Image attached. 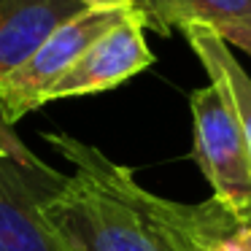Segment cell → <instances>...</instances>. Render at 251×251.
Returning a JSON list of instances; mask_svg holds the SVG:
<instances>
[{
    "label": "cell",
    "instance_id": "cell-1",
    "mask_svg": "<svg viewBox=\"0 0 251 251\" xmlns=\"http://www.w3.org/2000/svg\"><path fill=\"white\" fill-rule=\"evenodd\" d=\"M44 141L76 165L41 202L57 251H208L238 229V216L222 202L165 200L143 189L130 168L68 132Z\"/></svg>",
    "mask_w": 251,
    "mask_h": 251
},
{
    "label": "cell",
    "instance_id": "cell-2",
    "mask_svg": "<svg viewBox=\"0 0 251 251\" xmlns=\"http://www.w3.org/2000/svg\"><path fill=\"white\" fill-rule=\"evenodd\" d=\"M189 105L195 122L192 157L213 189L211 200L222 202L238 219L251 216V154L224 84L211 78L192 92Z\"/></svg>",
    "mask_w": 251,
    "mask_h": 251
},
{
    "label": "cell",
    "instance_id": "cell-3",
    "mask_svg": "<svg viewBox=\"0 0 251 251\" xmlns=\"http://www.w3.org/2000/svg\"><path fill=\"white\" fill-rule=\"evenodd\" d=\"M130 8H87L54 30L17 71L0 78V119L11 127L25 114L46 105L49 89L65 71L111 27L122 22Z\"/></svg>",
    "mask_w": 251,
    "mask_h": 251
},
{
    "label": "cell",
    "instance_id": "cell-4",
    "mask_svg": "<svg viewBox=\"0 0 251 251\" xmlns=\"http://www.w3.org/2000/svg\"><path fill=\"white\" fill-rule=\"evenodd\" d=\"M62 178L27 146L0 141V251H57L41 219V202Z\"/></svg>",
    "mask_w": 251,
    "mask_h": 251
},
{
    "label": "cell",
    "instance_id": "cell-5",
    "mask_svg": "<svg viewBox=\"0 0 251 251\" xmlns=\"http://www.w3.org/2000/svg\"><path fill=\"white\" fill-rule=\"evenodd\" d=\"M143 19L135 8H130L125 19L105 35H100L76 62L65 71V76L49 89L46 103L68 100L114 89L132 78L135 73L146 71L154 62V54L143 35Z\"/></svg>",
    "mask_w": 251,
    "mask_h": 251
},
{
    "label": "cell",
    "instance_id": "cell-6",
    "mask_svg": "<svg viewBox=\"0 0 251 251\" xmlns=\"http://www.w3.org/2000/svg\"><path fill=\"white\" fill-rule=\"evenodd\" d=\"M87 8L84 0H0V78L17 71L60 25Z\"/></svg>",
    "mask_w": 251,
    "mask_h": 251
},
{
    "label": "cell",
    "instance_id": "cell-7",
    "mask_svg": "<svg viewBox=\"0 0 251 251\" xmlns=\"http://www.w3.org/2000/svg\"><path fill=\"white\" fill-rule=\"evenodd\" d=\"M143 27L170 35L186 27H208L213 33L232 25H251V0H138Z\"/></svg>",
    "mask_w": 251,
    "mask_h": 251
},
{
    "label": "cell",
    "instance_id": "cell-8",
    "mask_svg": "<svg viewBox=\"0 0 251 251\" xmlns=\"http://www.w3.org/2000/svg\"><path fill=\"white\" fill-rule=\"evenodd\" d=\"M189 41L192 51L200 57V62L205 65L208 78H219L227 89L229 100H232L238 119L243 125L246 132V143H249V154H251V76L243 71L238 60L232 57L229 46L219 38L213 30L208 27H186L181 30Z\"/></svg>",
    "mask_w": 251,
    "mask_h": 251
},
{
    "label": "cell",
    "instance_id": "cell-9",
    "mask_svg": "<svg viewBox=\"0 0 251 251\" xmlns=\"http://www.w3.org/2000/svg\"><path fill=\"white\" fill-rule=\"evenodd\" d=\"M219 38L224 41L227 46H235V49L246 51L251 57V25H232V27L219 30Z\"/></svg>",
    "mask_w": 251,
    "mask_h": 251
},
{
    "label": "cell",
    "instance_id": "cell-10",
    "mask_svg": "<svg viewBox=\"0 0 251 251\" xmlns=\"http://www.w3.org/2000/svg\"><path fill=\"white\" fill-rule=\"evenodd\" d=\"M235 238L240 240L246 251H251V216H243L238 219V229H235Z\"/></svg>",
    "mask_w": 251,
    "mask_h": 251
},
{
    "label": "cell",
    "instance_id": "cell-11",
    "mask_svg": "<svg viewBox=\"0 0 251 251\" xmlns=\"http://www.w3.org/2000/svg\"><path fill=\"white\" fill-rule=\"evenodd\" d=\"M138 0H84L89 8H135Z\"/></svg>",
    "mask_w": 251,
    "mask_h": 251
},
{
    "label": "cell",
    "instance_id": "cell-12",
    "mask_svg": "<svg viewBox=\"0 0 251 251\" xmlns=\"http://www.w3.org/2000/svg\"><path fill=\"white\" fill-rule=\"evenodd\" d=\"M208 251H246L240 246V240L235 235H227V238H219L213 246H208Z\"/></svg>",
    "mask_w": 251,
    "mask_h": 251
},
{
    "label": "cell",
    "instance_id": "cell-13",
    "mask_svg": "<svg viewBox=\"0 0 251 251\" xmlns=\"http://www.w3.org/2000/svg\"><path fill=\"white\" fill-rule=\"evenodd\" d=\"M0 141H6L8 146H14V149H22V143H19V138L11 132V127H6V125H3V119H0Z\"/></svg>",
    "mask_w": 251,
    "mask_h": 251
}]
</instances>
